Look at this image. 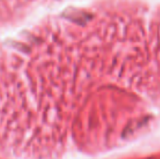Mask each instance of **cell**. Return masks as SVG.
<instances>
[{"instance_id": "6da1fadb", "label": "cell", "mask_w": 160, "mask_h": 159, "mask_svg": "<svg viewBox=\"0 0 160 159\" xmlns=\"http://www.w3.org/2000/svg\"><path fill=\"white\" fill-rule=\"evenodd\" d=\"M49 0H0V32L15 27Z\"/></svg>"}]
</instances>
